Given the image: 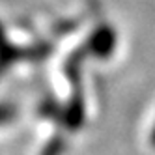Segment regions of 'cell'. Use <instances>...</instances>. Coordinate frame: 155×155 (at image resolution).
<instances>
[{
	"instance_id": "3957f363",
	"label": "cell",
	"mask_w": 155,
	"mask_h": 155,
	"mask_svg": "<svg viewBox=\"0 0 155 155\" xmlns=\"http://www.w3.org/2000/svg\"><path fill=\"white\" fill-rule=\"evenodd\" d=\"M151 144L155 146V129H153V133H151Z\"/></svg>"
},
{
	"instance_id": "6da1fadb",
	"label": "cell",
	"mask_w": 155,
	"mask_h": 155,
	"mask_svg": "<svg viewBox=\"0 0 155 155\" xmlns=\"http://www.w3.org/2000/svg\"><path fill=\"white\" fill-rule=\"evenodd\" d=\"M21 56H34V54H30V52L26 54V51H17L15 47H12L2 36V30H0V71L6 69V65H9Z\"/></svg>"
},
{
	"instance_id": "7a4b0ae2",
	"label": "cell",
	"mask_w": 155,
	"mask_h": 155,
	"mask_svg": "<svg viewBox=\"0 0 155 155\" xmlns=\"http://www.w3.org/2000/svg\"><path fill=\"white\" fill-rule=\"evenodd\" d=\"M13 118V110L9 107H0V124H4V121L12 120Z\"/></svg>"
}]
</instances>
